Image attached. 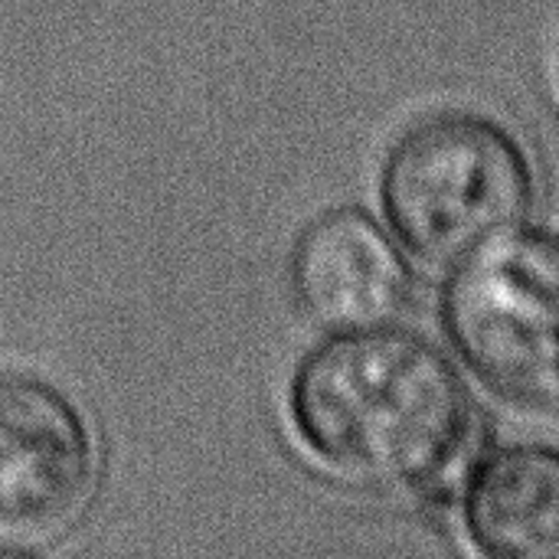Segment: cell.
Listing matches in <instances>:
<instances>
[{
	"instance_id": "obj_4",
	"label": "cell",
	"mask_w": 559,
	"mask_h": 559,
	"mask_svg": "<svg viewBox=\"0 0 559 559\" xmlns=\"http://www.w3.org/2000/svg\"><path fill=\"white\" fill-rule=\"evenodd\" d=\"M95 478L98 449L82 409L49 380L0 373V554L62 534Z\"/></svg>"
},
{
	"instance_id": "obj_1",
	"label": "cell",
	"mask_w": 559,
	"mask_h": 559,
	"mask_svg": "<svg viewBox=\"0 0 559 559\" xmlns=\"http://www.w3.org/2000/svg\"><path fill=\"white\" fill-rule=\"evenodd\" d=\"M288 423L331 475L419 491L462 465L475 436V403L439 344L377 324L334 331L298 360Z\"/></svg>"
},
{
	"instance_id": "obj_6",
	"label": "cell",
	"mask_w": 559,
	"mask_h": 559,
	"mask_svg": "<svg viewBox=\"0 0 559 559\" xmlns=\"http://www.w3.org/2000/svg\"><path fill=\"white\" fill-rule=\"evenodd\" d=\"M462 531L495 559L559 557V445L508 442L485 452L462 491Z\"/></svg>"
},
{
	"instance_id": "obj_2",
	"label": "cell",
	"mask_w": 559,
	"mask_h": 559,
	"mask_svg": "<svg viewBox=\"0 0 559 559\" xmlns=\"http://www.w3.org/2000/svg\"><path fill=\"white\" fill-rule=\"evenodd\" d=\"M380 206L413 259L455 269L534 216L537 167L504 121L439 111L390 147Z\"/></svg>"
},
{
	"instance_id": "obj_3",
	"label": "cell",
	"mask_w": 559,
	"mask_h": 559,
	"mask_svg": "<svg viewBox=\"0 0 559 559\" xmlns=\"http://www.w3.org/2000/svg\"><path fill=\"white\" fill-rule=\"evenodd\" d=\"M442 324L488 393L559 416V233L521 226L459 262Z\"/></svg>"
},
{
	"instance_id": "obj_5",
	"label": "cell",
	"mask_w": 559,
	"mask_h": 559,
	"mask_svg": "<svg viewBox=\"0 0 559 559\" xmlns=\"http://www.w3.org/2000/svg\"><path fill=\"white\" fill-rule=\"evenodd\" d=\"M301 311L334 331L393 324L413 298L406 249L364 210H331L305 226L292 252Z\"/></svg>"
}]
</instances>
